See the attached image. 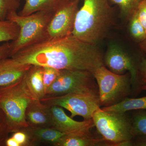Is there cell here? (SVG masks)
<instances>
[{"mask_svg": "<svg viewBox=\"0 0 146 146\" xmlns=\"http://www.w3.org/2000/svg\"><path fill=\"white\" fill-rule=\"evenodd\" d=\"M141 59H136L115 45H111L104 56V66L111 72L117 74H123L127 72L130 73L132 81L131 96L133 98L142 91L137 78L138 65Z\"/></svg>", "mask_w": 146, "mask_h": 146, "instance_id": "cell-9", "label": "cell"}, {"mask_svg": "<svg viewBox=\"0 0 146 146\" xmlns=\"http://www.w3.org/2000/svg\"><path fill=\"white\" fill-rule=\"evenodd\" d=\"M74 93L99 95L98 84L92 73L82 70H60L57 78L46 91V96Z\"/></svg>", "mask_w": 146, "mask_h": 146, "instance_id": "cell-7", "label": "cell"}, {"mask_svg": "<svg viewBox=\"0 0 146 146\" xmlns=\"http://www.w3.org/2000/svg\"><path fill=\"white\" fill-rule=\"evenodd\" d=\"M19 1H21V0H19Z\"/></svg>", "mask_w": 146, "mask_h": 146, "instance_id": "cell-34", "label": "cell"}, {"mask_svg": "<svg viewBox=\"0 0 146 146\" xmlns=\"http://www.w3.org/2000/svg\"><path fill=\"white\" fill-rule=\"evenodd\" d=\"M80 0H61L54 9L48 29V39L60 38L72 34Z\"/></svg>", "mask_w": 146, "mask_h": 146, "instance_id": "cell-10", "label": "cell"}, {"mask_svg": "<svg viewBox=\"0 0 146 146\" xmlns=\"http://www.w3.org/2000/svg\"><path fill=\"white\" fill-rule=\"evenodd\" d=\"M133 146H146V134L135 136L132 140Z\"/></svg>", "mask_w": 146, "mask_h": 146, "instance_id": "cell-30", "label": "cell"}, {"mask_svg": "<svg viewBox=\"0 0 146 146\" xmlns=\"http://www.w3.org/2000/svg\"><path fill=\"white\" fill-rule=\"evenodd\" d=\"M54 11H39L27 16H20L16 11L8 13L6 20L20 27L17 39L10 43L11 57L21 50L48 39V27Z\"/></svg>", "mask_w": 146, "mask_h": 146, "instance_id": "cell-3", "label": "cell"}, {"mask_svg": "<svg viewBox=\"0 0 146 146\" xmlns=\"http://www.w3.org/2000/svg\"><path fill=\"white\" fill-rule=\"evenodd\" d=\"M110 3L117 5L128 20L136 13L138 6L143 0H109Z\"/></svg>", "mask_w": 146, "mask_h": 146, "instance_id": "cell-21", "label": "cell"}, {"mask_svg": "<svg viewBox=\"0 0 146 146\" xmlns=\"http://www.w3.org/2000/svg\"><path fill=\"white\" fill-rule=\"evenodd\" d=\"M13 137L20 146H30L27 135L24 131L21 130L13 132Z\"/></svg>", "mask_w": 146, "mask_h": 146, "instance_id": "cell-27", "label": "cell"}, {"mask_svg": "<svg viewBox=\"0 0 146 146\" xmlns=\"http://www.w3.org/2000/svg\"><path fill=\"white\" fill-rule=\"evenodd\" d=\"M50 107L53 127L66 135L91 132L95 126L93 119L78 121L69 117L63 108L57 106Z\"/></svg>", "mask_w": 146, "mask_h": 146, "instance_id": "cell-11", "label": "cell"}, {"mask_svg": "<svg viewBox=\"0 0 146 146\" xmlns=\"http://www.w3.org/2000/svg\"><path fill=\"white\" fill-rule=\"evenodd\" d=\"M10 133L7 118L0 108V146H6V141Z\"/></svg>", "mask_w": 146, "mask_h": 146, "instance_id": "cell-25", "label": "cell"}, {"mask_svg": "<svg viewBox=\"0 0 146 146\" xmlns=\"http://www.w3.org/2000/svg\"><path fill=\"white\" fill-rule=\"evenodd\" d=\"M137 78L141 88L146 86V58L143 57L138 65Z\"/></svg>", "mask_w": 146, "mask_h": 146, "instance_id": "cell-26", "label": "cell"}, {"mask_svg": "<svg viewBox=\"0 0 146 146\" xmlns=\"http://www.w3.org/2000/svg\"><path fill=\"white\" fill-rule=\"evenodd\" d=\"M22 130L27 135L30 146L42 144L57 146L61 138L66 135L53 127H32L28 126Z\"/></svg>", "mask_w": 146, "mask_h": 146, "instance_id": "cell-13", "label": "cell"}, {"mask_svg": "<svg viewBox=\"0 0 146 146\" xmlns=\"http://www.w3.org/2000/svg\"><path fill=\"white\" fill-rule=\"evenodd\" d=\"M6 146H20L16 140L12 137H9L6 141Z\"/></svg>", "mask_w": 146, "mask_h": 146, "instance_id": "cell-31", "label": "cell"}, {"mask_svg": "<svg viewBox=\"0 0 146 146\" xmlns=\"http://www.w3.org/2000/svg\"><path fill=\"white\" fill-rule=\"evenodd\" d=\"M136 13L139 21L146 31V0H143L139 4Z\"/></svg>", "mask_w": 146, "mask_h": 146, "instance_id": "cell-28", "label": "cell"}, {"mask_svg": "<svg viewBox=\"0 0 146 146\" xmlns=\"http://www.w3.org/2000/svg\"><path fill=\"white\" fill-rule=\"evenodd\" d=\"M24 78L29 91L36 100H41L46 96L42 66L32 65L24 76Z\"/></svg>", "mask_w": 146, "mask_h": 146, "instance_id": "cell-15", "label": "cell"}, {"mask_svg": "<svg viewBox=\"0 0 146 146\" xmlns=\"http://www.w3.org/2000/svg\"><path fill=\"white\" fill-rule=\"evenodd\" d=\"M25 119L29 126L52 127L50 107L39 100H33L29 104L26 110Z\"/></svg>", "mask_w": 146, "mask_h": 146, "instance_id": "cell-12", "label": "cell"}, {"mask_svg": "<svg viewBox=\"0 0 146 146\" xmlns=\"http://www.w3.org/2000/svg\"><path fill=\"white\" fill-rule=\"evenodd\" d=\"M20 27L9 20H0V43L16 40L19 35Z\"/></svg>", "mask_w": 146, "mask_h": 146, "instance_id": "cell-19", "label": "cell"}, {"mask_svg": "<svg viewBox=\"0 0 146 146\" xmlns=\"http://www.w3.org/2000/svg\"><path fill=\"white\" fill-rule=\"evenodd\" d=\"M129 30L134 40L140 43L146 38V31L139 21L136 11L129 20Z\"/></svg>", "mask_w": 146, "mask_h": 146, "instance_id": "cell-22", "label": "cell"}, {"mask_svg": "<svg viewBox=\"0 0 146 146\" xmlns=\"http://www.w3.org/2000/svg\"><path fill=\"white\" fill-rule=\"evenodd\" d=\"M141 89H142V91H146V86H143V87H141Z\"/></svg>", "mask_w": 146, "mask_h": 146, "instance_id": "cell-33", "label": "cell"}, {"mask_svg": "<svg viewBox=\"0 0 146 146\" xmlns=\"http://www.w3.org/2000/svg\"><path fill=\"white\" fill-rule=\"evenodd\" d=\"M92 119L106 146H117L121 142L134 138L129 111L104 110L100 108L94 113Z\"/></svg>", "mask_w": 146, "mask_h": 146, "instance_id": "cell-5", "label": "cell"}, {"mask_svg": "<svg viewBox=\"0 0 146 146\" xmlns=\"http://www.w3.org/2000/svg\"><path fill=\"white\" fill-rule=\"evenodd\" d=\"M31 66L19 63L11 57L0 60V86L11 84L20 80Z\"/></svg>", "mask_w": 146, "mask_h": 146, "instance_id": "cell-14", "label": "cell"}, {"mask_svg": "<svg viewBox=\"0 0 146 146\" xmlns=\"http://www.w3.org/2000/svg\"><path fill=\"white\" fill-rule=\"evenodd\" d=\"M114 21V9L109 0H84L77 13L72 35L96 45L106 36Z\"/></svg>", "mask_w": 146, "mask_h": 146, "instance_id": "cell-2", "label": "cell"}, {"mask_svg": "<svg viewBox=\"0 0 146 146\" xmlns=\"http://www.w3.org/2000/svg\"><path fill=\"white\" fill-rule=\"evenodd\" d=\"M20 6L19 0H0V20H6L8 13L17 11Z\"/></svg>", "mask_w": 146, "mask_h": 146, "instance_id": "cell-23", "label": "cell"}, {"mask_svg": "<svg viewBox=\"0 0 146 146\" xmlns=\"http://www.w3.org/2000/svg\"><path fill=\"white\" fill-rule=\"evenodd\" d=\"M106 146L104 138L94 136L91 132L65 135L57 146Z\"/></svg>", "mask_w": 146, "mask_h": 146, "instance_id": "cell-16", "label": "cell"}, {"mask_svg": "<svg viewBox=\"0 0 146 146\" xmlns=\"http://www.w3.org/2000/svg\"><path fill=\"white\" fill-rule=\"evenodd\" d=\"M48 106H57L68 110L70 117H82L85 120L92 119L93 115L101 108L98 94L74 93L56 96H45L40 100Z\"/></svg>", "mask_w": 146, "mask_h": 146, "instance_id": "cell-8", "label": "cell"}, {"mask_svg": "<svg viewBox=\"0 0 146 146\" xmlns=\"http://www.w3.org/2000/svg\"><path fill=\"white\" fill-rule=\"evenodd\" d=\"M139 46L141 50L146 54V38L143 41L139 43Z\"/></svg>", "mask_w": 146, "mask_h": 146, "instance_id": "cell-32", "label": "cell"}, {"mask_svg": "<svg viewBox=\"0 0 146 146\" xmlns=\"http://www.w3.org/2000/svg\"><path fill=\"white\" fill-rule=\"evenodd\" d=\"M104 56L96 45L83 42L72 35L47 39L21 50L11 57L22 64L59 70H82L94 74L104 65Z\"/></svg>", "mask_w": 146, "mask_h": 146, "instance_id": "cell-1", "label": "cell"}, {"mask_svg": "<svg viewBox=\"0 0 146 146\" xmlns=\"http://www.w3.org/2000/svg\"><path fill=\"white\" fill-rule=\"evenodd\" d=\"M104 110L127 112L138 110H146V96L140 98H127L118 104L108 107H101Z\"/></svg>", "mask_w": 146, "mask_h": 146, "instance_id": "cell-18", "label": "cell"}, {"mask_svg": "<svg viewBox=\"0 0 146 146\" xmlns=\"http://www.w3.org/2000/svg\"><path fill=\"white\" fill-rule=\"evenodd\" d=\"M61 0H25L23 7L18 13L21 16H27L43 11L54 10Z\"/></svg>", "mask_w": 146, "mask_h": 146, "instance_id": "cell-17", "label": "cell"}, {"mask_svg": "<svg viewBox=\"0 0 146 146\" xmlns=\"http://www.w3.org/2000/svg\"><path fill=\"white\" fill-rule=\"evenodd\" d=\"M93 74L98 87L101 107L115 105L132 96V81L129 72L117 74L103 65Z\"/></svg>", "mask_w": 146, "mask_h": 146, "instance_id": "cell-6", "label": "cell"}, {"mask_svg": "<svg viewBox=\"0 0 146 146\" xmlns=\"http://www.w3.org/2000/svg\"><path fill=\"white\" fill-rule=\"evenodd\" d=\"M9 57H11L10 43L4 42L0 44V60Z\"/></svg>", "mask_w": 146, "mask_h": 146, "instance_id": "cell-29", "label": "cell"}, {"mask_svg": "<svg viewBox=\"0 0 146 146\" xmlns=\"http://www.w3.org/2000/svg\"><path fill=\"white\" fill-rule=\"evenodd\" d=\"M60 73V70L48 66L43 67V79L46 91L55 81Z\"/></svg>", "mask_w": 146, "mask_h": 146, "instance_id": "cell-24", "label": "cell"}, {"mask_svg": "<svg viewBox=\"0 0 146 146\" xmlns=\"http://www.w3.org/2000/svg\"><path fill=\"white\" fill-rule=\"evenodd\" d=\"M132 111L133 112H131V116L134 137L141 134H146V110Z\"/></svg>", "mask_w": 146, "mask_h": 146, "instance_id": "cell-20", "label": "cell"}, {"mask_svg": "<svg viewBox=\"0 0 146 146\" xmlns=\"http://www.w3.org/2000/svg\"><path fill=\"white\" fill-rule=\"evenodd\" d=\"M34 100L36 99L28 89L24 77L11 84L0 86V108L7 118L10 133L28 127L26 110Z\"/></svg>", "mask_w": 146, "mask_h": 146, "instance_id": "cell-4", "label": "cell"}]
</instances>
